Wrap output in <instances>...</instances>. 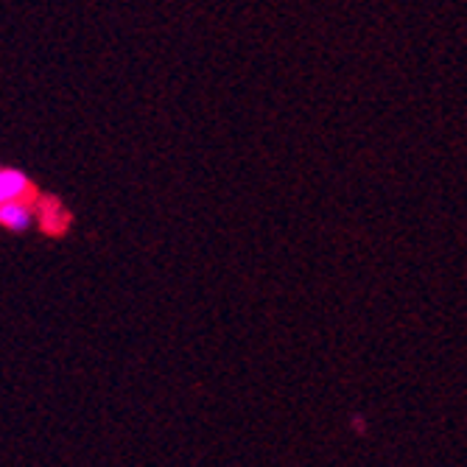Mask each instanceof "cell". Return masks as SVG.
Returning a JSON list of instances; mask_svg holds the SVG:
<instances>
[{
    "mask_svg": "<svg viewBox=\"0 0 467 467\" xmlns=\"http://www.w3.org/2000/svg\"><path fill=\"white\" fill-rule=\"evenodd\" d=\"M39 233L46 235V238H67L70 230H73V213H70V207L54 196V193H42L39 196V222H36Z\"/></svg>",
    "mask_w": 467,
    "mask_h": 467,
    "instance_id": "6da1fadb",
    "label": "cell"
},
{
    "mask_svg": "<svg viewBox=\"0 0 467 467\" xmlns=\"http://www.w3.org/2000/svg\"><path fill=\"white\" fill-rule=\"evenodd\" d=\"M39 196L42 193L0 204V230L9 235H26L39 222Z\"/></svg>",
    "mask_w": 467,
    "mask_h": 467,
    "instance_id": "7a4b0ae2",
    "label": "cell"
},
{
    "mask_svg": "<svg viewBox=\"0 0 467 467\" xmlns=\"http://www.w3.org/2000/svg\"><path fill=\"white\" fill-rule=\"evenodd\" d=\"M36 193H42L39 185L23 171V168L0 162V204L12 199H31Z\"/></svg>",
    "mask_w": 467,
    "mask_h": 467,
    "instance_id": "3957f363",
    "label": "cell"
},
{
    "mask_svg": "<svg viewBox=\"0 0 467 467\" xmlns=\"http://www.w3.org/2000/svg\"><path fill=\"white\" fill-rule=\"evenodd\" d=\"M353 429H358L356 434H367V426H364V420H361V417H353Z\"/></svg>",
    "mask_w": 467,
    "mask_h": 467,
    "instance_id": "277c9868",
    "label": "cell"
}]
</instances>
